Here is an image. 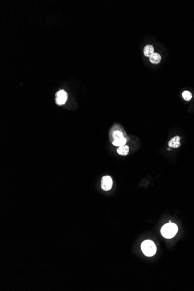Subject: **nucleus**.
I'll list each match as a JSON object with an SVG mask.
<instances>
[{
	"instance_id": "obj_1",
	"label": "nucleus",
	"mask_w": 194,
	"mask_h": 291,
	"mask_svg": "<svg viewBox=\"0 0 194 291\" xmlns=\"http://www.w3.org/2000/svg\"><path fill=\"white\" fill-rule=\"evenodd\" d=\"M178 231V227L176 224L169 222L164 225L161 229L162 236L166 238L170 239L173 238Z\"/></svg>"
},
{
	"instance_id": "obj_2",
	"label": "nucleus",
	"mask_w": 194,
	"mask_h": 291,
	"mask_svg": "<svg viewBox=\"0 0 194 291\" xmlns=\"http://www.w3.org/2000/svg\"><path fill=\"white\" fill-rule=\"evenodd\" d=\"M141 249L145 256L151 257L156 254V247L153 241L151 240H146L142 243Z\"/></svg>"
},
{
	"instance_id": "obj_3",
	"label": "nucleus",
	"mask_w": 194,
	"mask_h": 291,
	"mask_svg": "<svg viewBox=\"0 0 194 291\" xmlns=\"http://www.w3.org/2000/svg\"><path fill=\"white\" fill-rule=\"evenodd\" d=\"M56 104L58 105H64L68 100V93L64 90H59L56 93Z\"/></svg>"
},
{
	"instance_id": "obj_4",
	"label": "nucleus",
	"mask_w": 194,
	"mask_h": 291,
	"mask_svg": "<svg viewBox=\"0 0 194 291\" xmlns=\"http://www.w3.org/2000/svg\"><path fill=\"white\" fill-rule=\"evenodd\" d=\"M112 179L110 176H104L102 179L101 182V187L104 191H109L112 188Z\"/></svg>"
},
{
	"instance_id": "obj_5",
	"label": "nucleus",
	"mask_w": 194,
	"mask_h": 291,
	"mask_svg": "<svg viewBox=\"0 0 194 291\" xmlns=\"http://www.w3.org/2000/svg\"><path fill=\"white\" fill-rule=\"evenodd\" d=\"M168 145L170 148H177L181 146L180 137L179 136H175L172 138L168 143Z\"/></svg>"
},
{
	"instance_id": "obj_6",
	"label": "nucleus",
	"mask_w": 194,
	"mask_h": 291,
	"mask_svg": "<svg viewBox=\"0 0 194 291\" xmlns=\"http://www.w3.org/2000/svg\"><path fill=\"white\" fill-rule=\"evenodd\" d=\"M144 54L147 57H150L154 53V48L152 45H147L144 48Z\"/></svg>"
},
{
	"instance_id": "obj_7",
	"label": "nucleus",
	"mask_w": 194,
	"mask_h": 291,
	"mask_svg": "<svg viewBox=\"0 0 194 291\" xmlns=\"http://www.w3.org/2000/svg\"><path fill=\"white\" fill-rule=\"evenodd\" d=\"M162 60V57L158 53H154L150 57V61L152 64H158Z\"/></svg>"
},
{
	"instance_id": "obj_8",
	"label": "nucleus",
	"mask_w": 194,
	"mask_h": 291,
	"mask_svg": "<svg viewBox=\"0 0 194 291\" xmlns=\"http://www.w3.org/2000/svg\"><path fill=\"white\" fill-rule=\"evenodd\" d=\"M117 152L120 155L126 156L129 152V147L126 145L119 146V148L117 149Z\"/></svg>"
},
{
	"instance_id": "obj_9",
	"label": "nucleus",
	"mask_w": 194,
	"mask_h": 291,
	"mask_svg": "<svg viewBox=\"0 0 194 291\" xmlns=\"http://www.w3.org/2000/svg\"><path fill=\"white\" fill-rule=\"evenodd\" d=\"M127 143V139L125 137H123L121 138H118L113 140L112 144L116 146H125Z\"/></svg>"
},
{
	"instance_id": "obj_10",
	"label": "nucleus",
	"mask_w": 194,
	"mask_h": 291,
	"mask_svg": "<svg viewBox=\"0 0 194 291\" xmlns=\"http://www.w3.org/2000/svg\"><path fill=\"white\" fill-rule=\"evenodd\" d=\"M123 137H124V136L123 133L120 130L116 129L113 131V133H112L113 140L118 139V138H121Z\"/></svg>"
},
{
	"instance_id": "obj_11",
	"label": "nucleus",
	"mask_w": 194,
	"mask_h": 291,
	"mask_svg": "<svg viewBox=\"0 0 194 291\" xmlns=\"http://www.w3.org/2000/svg\"><path fill=\"white\" fill-rule=\"evenodd\" d=\"M182 97L186 101H190L193 98V95L189 91H184L182 93Z\"/></svg>"
},
{
	"instance_id": "obj_12",
	"label": "nucleus",
	"mask_w": 194,
	"mask_h": 291,
	"mask_svg": "<svg viewBox=\"0 0 194 291\" xmlns=\"http://www.w3.org/2000/svg\"><path fill=\"white\" fill-rule=\"evenodd\" d=\"M167 150H170V148H167Z\"/></svg>"
}]
</instances>
